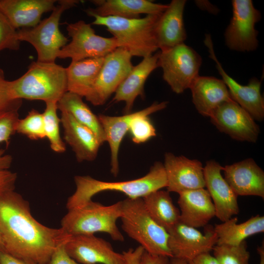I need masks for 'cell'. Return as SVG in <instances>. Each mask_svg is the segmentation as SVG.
Here are the masks:
<instances>
[{"label":"cell","mask_w":264,"mask_h":264,"mask_svg":"<svg viewBox=\"0 0 264 264\" xmlns=\"http://www.w3.org/2000/svg\"><path fill=\"white\" fill-rule=\"evenodd\" d=\"M0 232L6 252L37 264H49L56 248L70 236L36 220L28 202L14 190L0 195Z\"/></svg>","instance_id":"obj_1"},{"label":"cell","mask_w":264,"mask_h":264,"mask_svg":"<svg viewBox=\"0 0 264 264\" xmlns=\"http://www.w3.org/2000/svg\"><path fill=\"white\" fill-rule=\"evenodd\" d=\"M76 190L66 202L67 210L83 206L96 194L107 191L122 193L130 198H142L151 193L167 187V177L163 163L155 162L149 172L133 180L107 182L89 176L74 177Z\"/></svg>","instance_id":"obj_2"},{"label":"cell","mask_w":264,"mask_h":264,"mask_svg":"<svg viewBox=\"0 0 264 264\" xmlns=\"http://www.w3.org/2000/svg\"><path fill=\"white\" fill-rule=\"evenodd\" d=\"M13 100L57 102L67 91L66 68L55 62L36 61L19 78L9 81Z\"/></svg>","instance_id":"obj_3"},{"label":"cell","mask_w":264,"mask_h":264,"mask_svg":"<svg viewBox=\"0 0 264 264\" xmlns=\"http://www.w3.org/2000/svg\"><path fill=\"white\" fill-rule=\"evenodd\" d=\"M122 202L120 219L122 228L127 235L150 254L173 257L168 244V232L151 218L142 198H128Z\"/></svg>","instance_id":"obj_4"},{"label":"cell","mask_w":264,"mask_h":264,"mask_svg":"<svg viewBox=\"0 0 264 264\" xmlns=\"http://www.w3.org/2000/svg\"><path fill=\"white\" fill-rule=\"evenodd\" d=\"M160 14L134 19L93 15L92 24L105 26L116 40L118 47L125 49L132 56L145 58L158 49L154 28Z\"/></svg>","instance_id":"obj_5"},{"label":"cell","mask_w":264,"mask_h":264,"mask_svg":"<svg viewBox=\"0 0 264 264\" xmlns=\"http://www.w3.org/2000/svg\"><path fill=\"white\" fill-rule=\"evenodd\" d=\"M122 205V201L106 206L91 200L68 210L61 220V228L70 236L104 232L114 241L123 242L124 237L116 224L121 217Z\"/></svg>","instance_id":"obj_6"},{"label":"cell","mask_w":264,"mask_h":264,"mask_svg":"<svg viewBox=\"0 0 264 264\" xmlns=\"http://www.w3.org/2000/svg\"><path fill=\"white\" fill-rule=\"evenodd\" d=\"M76 0H58L51 15L35 26L17 30L20 42L31 44L37 54V60L55 62L61 49L68 43V39L60 31L59 22L63 13L79 3Z\"/></svg>","instance_id":"obj_7"},{"label":"cell","mask_w":264,"mask_h":264,"mask_svg":"<svg viewBox=\"0 0 264 264\" xmlns=\"http://www.w3.org/2000/svg\"><path fill=\"white\" fill-rule=\"evenodd\" d=\"M200 56L184 43L158 52V67L164 80L176 94L183 93L199 76Z\"/></svg>","instance_id":"obj_8"},{"label":"cell","mask_w":264,"mask_h":264,"mask_svg":"<svg viewBox=\"0 0 264 264\" xmlns=\"http://www.w3.org/2000/svg\"><path fill=\"white\" fill-rule=\"evenodd\" d=\"M66 30L71 40L61 49L58 58H70L73 61L104 58L118 47L113 37H104L96 34L91 25L82 20L68 24Z\"/></svg>","instance_id":"obj_9"},{"label":"cell","mask_w":264,"mask_h":264,"mask_svg":"<svg viewBox=\"0 0 264 264\" xmlns=\"http://www.w3.org/2000/svg\"><path fill=\"white\" fill-rule=\"evenodd\" d=\"M232 17L225 33V42L231 50L254 51L258 46V31L255 26L261 19L251 0H232Z\"/></svg>","instance_id":"obj_10"},{"label":"cell","mask_w":264,"mask_h":264,"mask_svg":"<svg viewBox=\"0 0 264 264\" xmlns=\"http://www.w3.org/2000/svg\"><path fill=\"white\" fill-rule=\"evenodd\" d=\"M132 57L122 47L115 48L105 56L93 86L86 99L94 106L104 105L133 67Z\"/></svg>","instance_id":"obj_11"},{"label":"cell","mask_w":264,"mask_h":264,"mask_svg":"<svg viewBox=\"0 0 264 264\" xmlns=\"http://www.w3.org/2000/svg\"><path fill=\"white\" fill-rule=\"evenodd\" d=\"M220 132L234 140L255 143L260 128L251 115L234 101L219 106L209 117Z\"/></svg>","instance_id":"obj_12"},{"label":"cell","mask_w":264,"mask_h":264,"mask_svg":"<svg viewBox=\"0 0 264 264\" xmlns=\"http://www.w3.org/2000/svg\"><path fill=\"white\" fill-rule=\"evenodd\" d=\"M168 232L173 257L187 262L199 254L210 252L217 244V236L213 227H207L203 234L179 221Z\"/></svg>","instance_id":"obj_13"},{"label":"cell","mask_w":264,"mask_h":264,"mask_svg":"<svg viewBox=\"0 0 264 264\" xmlns=\"http://www.w3.org/2000/svg\"><path fill=\"white\" fill-rule=\"evenodd\" d=\"M67 254L80 264H127L123 253L94 235L70 236L65 243Z\"/></svg>","instance_id":"obj_14"},{"label":"cell","mask_w":264,"mask_h":264,"mask_svg":"<svg viewBox=\"0 0 264 264\" xmlns=\"http://www.w3.org/2000/svg\"><path fill=\"white\" fill-rule=\"evenodd\" d=\"M204 44L210 57L216 63V67L226 85L232 100L247 111L255 120L262 121L264 118V100L261 93V81L253 77L247 85H242L229 76L217 58L211 37L206 35Z\"/></svg>","instance_id":"obj_15"},{"label":"cell","mask_w":264,"mask_h":264,"mask_svg":"<svg viewBox=\"0 0 264 264\" xmlns=\"http://www.w3.org/2000/svg\"><path fill=\"white\" fill-rule=\"evenodd\" d=\"M165 171L169 192L177 193L205 187L203 168L197 159L183 155L176 156L166 153L163 164Z\"/></svg>","instance_id":"obj_16"},{"label":"cell","mask_w":264,"mask_h":264,"mask_svg":"<svg viewBox=\"0 0 264 264\" xmlns=\"http://www.w3.org/2000/svg\"><path fill=\"white\" fill-rule=\"evenodd\" d=\"M222 166L214 160L206 162L203 168L205 187L213 203L216 217L221 222L240 211L238 196L222 176Z\"/></svg>","instance_id":"obj_17"},{"label":"cell","mask_w":264,"mask_h":264,"mask_svg":"<svg viewBox=\"0 0 264 264\" xmlns=\"http://www.w3.org/2000/svg\"><path fill=\"white\" fill-rule=\"evenodd\" d=\"M224 179L238 196L264 198V172L251 158L222 167Z\"/></svg>","instance_id":"obj_18"},{"label":"cell","mask_w":264,"mask_h":264,"mask_svg":"<svg viewBox=\"0 0 264 264\" xmlns=\"http://www.w3.org/2000/svg\"><path fill=\"white\" fill-rule=\"evenodd\" d=\"M186 0H173L155 22L154 36L160 51L184 43L186 39L183 13Z\"/></svg>","instance_id":"obj_19"},{"label":"cell","mask_w":264,"mask_h":264,"mask_svg":"<svg viewBox=\"0 0 264 264\" xmlns=\"http://www.w3.org/2000/svg\"><path fill=\"white\" fill-rule=\"evenodd\" d=\"M60 120L64 140L74 152L77 160L82 162L95 159L102 144L94 132L66 112H61Z\"/></svg>","instance_id":"obj_20"},{"label":"cell","mask_w":264,"mask_h":264,"mask_svg":"<svg viewBox=\"0 0 264 264\" xmlns=\"http://www.w3.org/2000/svg\"><path fill=\"white\" fill-rule=\"evenodd\" d=\"M180 221L194 228L204 227L216 216L215 209L207 190L200 188L178 193Z\"/></svg>","instance_id":"obj_21"},{"label":"cell","mask_w":264,"mask_h":264,"mask_svg":"<svg viewBox=\"0 0 264 264\" xmlns=\"http://www.w3.org/2000/svg\"><path fill=\"white\" fill-rule=\"evenodd\" d=\"M56 0H0V11L16 29L33 27L44 13L52 11Z\"/></svg>","instance_id":"obj_22"},{"label":"cell","mask_w":264,"mask_h":264,"mask_svg":"<svg viewBox=\"0 0 264 264\" xmlns=\"http://www.w3.org/2000/svg\"><path fill=\"white\" fill-rule=\"evenodd\" d=\"M158 52L143 58L140 63L133 66L115 92L112 101L115 103L125 102V114L131 112L137 97H144L146 81L151 73L158 67Z\"/></svg>","instance_id":"obj_23"},{"label":"cell","mask_w":264,"mask_h":264,"mask_svg":"<svg viewBox=\"0 0 264 264\" xmlns=\"http://www.w3.org/2000/svg\"><path fill=\"white\" fill-rule=\"evenodd\" d=\"M90 1L96 7L85 10L88 16L117 17L126 19L139 18L143 14H159L165 10L168 5L148 0H93Z\"/></svg>","instance_id":"obj_24"},{"label":"cell","mask_w":264,"mask_h":264,"mask_svg":"<svg viewBox=\"0 0 264 264\" xmlns=\"http://www.w3.org/2000/svg\"><path fill=\"white\" fill-rule=\"evenodd\" d=\"M192 102L199 113L210 117L223 103L233 101L222 79L198 76L190 88Z\"/></svg>","instance_id":"obj_25"},{"label":"cell","mask_w":264,"mask_h":264,"mask_svg":"<svg viewBox=\"0 0 264 264\" xmlns=\"http://www.w3.org/2000/svg\"><path fill=\"white\" fill-rule=\"evenodd\" d=\"M104 58L72 61L66 68L67 91L86 98L89 94L104 62Z\"/></svg>","instance_id":"obj_26"},{"label":"cell","mask_w":264,"mask_h":264,"mask_svg":"<svg viewBox=\"0 0 264 264\" xmlns=\"http://www.w3.org/2000/svg\"><path fill=\"white\" fill-rule=\"evenodd\" d=\"M138 111L122 116L100 114L98 116L104 131L106 141L110 150V172L116 176L119 173L118 154L123 138L129 132L131 121Z\"/></svg>","instance_id":"obj_27"},{"label":"cell","mask_w":264,"mask_h":264,"mask_svg":"<svg viewBox=\"0 0 264 264\" xmlns=\"http://www.w3.org/2000/svg\"><path fill=\"white\" fill-rule=\"evenodd\" d=\"M237 222V218L234 217L215 225L216 245H238L249 236L264 232V216L257 215L242 223Z\"/></svg>","instance_id":"obj_28"},{"label":"cell","mask_w":264,"mask_h":264,"mask_svg":"<svg viewBox=\"0 0 264 264\" xmlns=\"http://www.w3.org/2000/svg\"><path fill=\"white\" fill-rule=\"evenodd\" d=\"M151 218L167 232L180 221V211L168 191L158 190L142 198Z\"/></svg>","instance_id":"obj_29"},{"label":"cell","mask_w":264,"mask_h":264,"mask_svg":"<svg viewBox=\"0 0 264 264\" xmlns=\"http://www.w3.org/2000/svg\"><path fill=\"white\" fill-rule=\"evenodd\" d=\"M83 97L66 91L57 102L58 109L70 114L77 122L91 130L102 144L106 141L98 116L84 103Z\"/></svg>","instance_id":"obj_30"},{"label":"cell","mask_w":264,"mask_h":264,"mask_svg":"<svg viewBox=\"0 0 264 264\" xmlns=\"http://www.w3.org/2000/svg\"><path fill=\"white\" fill-rule=\"evenodd\" d=\"M57 102H45V108L43 113L45 137L47 138L51 150L57 153L66 151L65 143L60 132V118L57 114Z\"/></svg>","instance_id":"obj_31"},{"label":"cell","mask_w":264,"mask_h":264,"mask_svg":"<svg viewBox=\"0 0 264 264\" xmlns=\"http://www.w3.org/2000/svg\"><path fill=\"white\" fill-rule=\"evenodd\" d=\"M212 250L220 264H249L250 253L245 241L236 245H216Z\"/></svg>","instance_id":"obj_32"},{"label":"cell","mask_w":264,"mask_h":264,"mask_svg":"<svg viewBox=\"0 0 264 264\" xmlns=\"http://www.w3.org/2000/svg\"><path fill=\"white\" fill-rule=\"evenodd\" d=\"M15 131L31 140L44 139L45 135L43 113L32 109L24 118H19L16 125Z\"/></svg>","instance_id":"obj_33"},{"label":"cell","mask_w":264,"mask_h":264,"mask_svg":"<svg viewBox=\"0 0 264 264\" xmlns=\"http://www.w3.org/2000/svg\"><path fill=\"white\" fill-rule=\"evenodd\" d=\"M12 160L11 155L0 149V195L15 189L17 175L9 170Z\"/></svg>","instance_id":"obj_34"},{"label":"cell","mask_w":264,"mask_h":264,"mask_svg":"<svg viewBox=\"0 0 264 264\" xmlns=\"http://www.w3.org/2000/svg\"><path fill=\"white\" fill-rule=\"evenodd\" d=\"M20 42L18 38L17 29L0 11V51L6 49L18 50Z\"/></svg>","instance_id":"obj_35"},{"label":"cell","mask_w":264,"mask_h":264,"mask_svg":"<svg viewBox=\"0 0 264 264\" xmlns=\"http://www.w3.org/2000/svg\"><path fill=\"white\" fill-rule=\"evenodd\" d=\"M19 108L0 109V143L8 144L11 136L16 132V125L19 119Z\"/></svg>","instance_id":"obj_36"},{"label":"cell","mask_w":264,"mask_h":264,"mask_svg":"<svg viewBox=\"0 0 264 264\" xmlns=\"http://www.w3.org/2000/svg\"><path fill=\"white\" fill-rule=\"evenodd\" d=\"M22 100H13L10 95L9 81L5 80L3 70L0 68V109L20 108Z\"/></svg>","instance_id":"obj_37"},{"label":"cell","mask_w":264,"mask_h":264,"mask_svg":"<svg viewBox=\"0 0 264 264\" xmlns=\"http://www.w3.org/2000/svg\"><path fill=\"white\" fill-rule=\"evenodd\" d=\"M65 243L61 244L56 248L49 264H80L67 254L65 248Z\"/></svg>","instance_id":"obj_38"},{"label":"cell","mask_w":264,"mask_h":264,"mask_svg":"<svg viewBox=\"0 0 264 264\" xmlns=\"http://www.w3.org/2000/svg\"><path fill=\"white\" fill-rule=\"evenodd\" d=\"M170 259L167 256L153 255L144 251L140 264H169Z\"/></svg>","instance_id":"obj_39"},{"label":"cell","mask_w":264,"mask_h":264,"mask_svg":"<svg viewBox=\"0 0 264 264\" xmlns=\"http://www.w3.org/2000/svg\"><path fill=\"white\" fill-rule=\"evenodd\" d=\"M144 251V249L141 246H139L134 250L130 249L127 251L123 252L127 264H140L141 256Z\"/></svg>","instance_id":"obj_40"},{"label":"cell","mask_w":264,"mask_h":264,"mask_svg":"<svg viewBox=\"0 0 264 264\" xmlns=\"http://www.w3.org/2000/svg\"><path fill=\"white\" fill-rule=\"evenodd\" d=\"M0 264H37L34 262L20 259L0 250Z\"/></svg>","instance_id":"obj_41"},{"label":"cell","mask_w":264,"mask_h":264,"mask_svg":"<svg viewBox=\"0 0 264 264\" xmlns=\"http://www.w3.org/2000/svg\"><path fill=\"white\" fill-rule=\"evenodd\" d=\"M187 263L188 264H220L216 259L211 255L209 252L199 254Z\"/></svg>","instance_id":"obj_42"},{"label":"cell","mask_w":264,"mask_h":264,"mask_svg":"<svg viewBox=\"0 0 264 264\" xmlns=\"http://www.w3.org/2000/svg\"><path fill=\"white\" fill-rule=\"evenodd\" d=\"M196 3L201 9L208 10L211 12V13H215L216 12V9L215 7L212 5L209 1L204 0H196Z\"/></svg>","instance_id":"obj_43"},{"label":"cell","mask_w":264,"mask_h":264,"mask_svg":"<svg viewBox=\"0 0 264 264\" xmlns=\"http://www.w3.org/2000/svg\"><path fill=\"white\" fill-rule=\"evenodd\" d=\"M258 253L260 256L259 264H264V245L263 244L259 246L257 249Z\"/></svg>","instance_id":"obj_44"},{"label":"cell","mask_w":264,"mask_h":264,"mask_svg":"<svg viewBox=\"0 0 264 264\" xmlns=\"http://www.w3.org/2000/svg\"><path fill=\"white\" fill-rule=\"evenodd\" d=\"M169 264H188V263L185 260L172 257L170 259Z\"/></svg>","instance_id":"obj_45"},{"label":"cell","mask_w":264,"mask_h":264,"mask_svg":"<svg viewBox=\"0 0 264 264\" xmlns=\"http://www.w3.org/2000/svg\"><path fill=\"white\" fill-rule=\"evenodd\" d=\"M0 250L5 251L4 245L2 238L1 234L0 232Z\"/></svg>","instance_id":"obj_46"}]
</instances>
